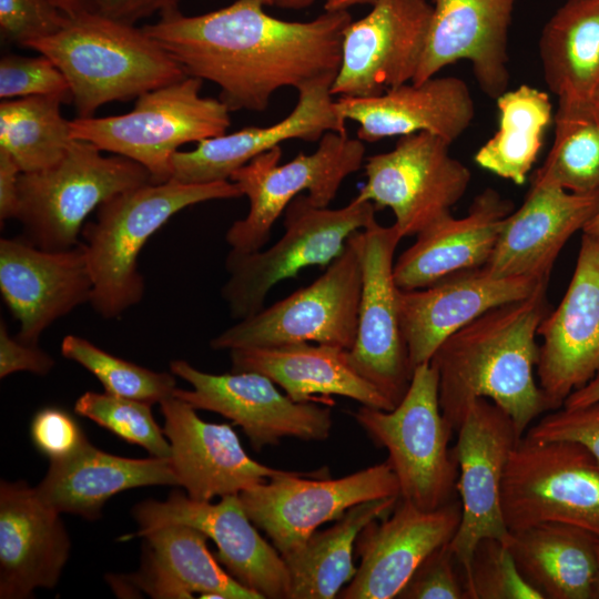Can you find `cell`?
<instances>
[{"mask_svg": "<svg viewBox=\"0 0 599 599\" xmlns=\"http://www.w3.org/2000/svg\"><path fill=\"white\" fill-rule=\"evenodd\" d=\"M592 599H599V546H598V564H597L595 583H593Z\"/></svg>", "mask_w": 599, "mask_h": 599, "instance_id": "55", "label": "cell"}, {"mask_svg": "<svg viewBox=\"0 0 599 599\" xmlns=\"http://www.w3.org/2000/svg\"><path fill=\"white\" fill-rule=\"evenodd\" d=\"M232 370L255 372L268 377L294 402H318L338 395L361 405L389 410L395 406L351 364L348 349L294 343L230 351Z\"/></svg>", "mask_w": 599, "mask_h": 599, "instance_id": "30", "label": "cell"}, {"mask_svg": "<svg viewBox=\"0 0 599 599\" xmlns=\"http://www.w3.org/2000/svg\"><path fill=\"white\" fill-rule=\"evenodd\" d=\"M266 7H275L280 9L300 10L311 7L317 1L325 2L326 0H263Z\"/></svg>", "mask_w": 599, "mask_h": 599, "instance_id": "52", "label": "cell"}, {"mask_svg": "<svg viewBox=\"0 0 599 599\" xmlns=\"http://www.w3.org/2000/svg\"><path fill=\"white\" fill-rule=\"evenodd\" d=\"M171 373L192 389L175 388L174 396L195 409L217 413L240 426L256 451L284 438L322 441L328 438L332 410L318 402L298 403L255 372L211 374L184 359L170 363Z\"/></svg>", "mask_w": 599, "mask_h": 599, "instance_id": "15", "label": "cell"}, {"mask_svg": "<svg viewBox=\"0 0 599 599\" xmlns=\"http://www.w3.org/2000/svg\"><path fill=\"white\" fill-rule=\"evenodd\" d=\"M54 359L38 344H28L11 337L3 321L0 324V377L4 378L17 372L47 375L53 367Z\"/></svg>", "mask_w": 599, "mask_h": 599, "instance_id": "47", "label": "cell"}, {"mask_svg": "<svg viewBox=\"0 0 599 599\" xmlns=\"http://www.w3.org/2000/svg\"><path fill=\"white\" fill-rule=\"evenodd\" d=\"M549 280L496 278L485 270L465 271L417 290L399 291L400 323L413 369L428 363L451 334L490 308L532 295Z\"/></svg>", "mask_w": 599, "mask_h": 599, "instance_id": "24", "label": "cell"}, {"mask_svg": "<svg viewBox=\"0 0 599 599\" xmlns=\"http://www.w3.org/2000/svg\"><path fill=\"white\" fill-rule=\"evenodd\" d=\"M102 152L89 142L73 140L54 165L20 174L17 220L31 243L50 251L75 246L91 212L109 199L151 182L141 164Z\"/></svg>", "mask_w": 599, "mask_h": 599, "instance_id": "7", "label": "cell"}, {"mask_svg": "<svg viewBox=\"0 0 599 599\" xmlns=\"http://www.w3.org/2000/svg\"><path fill=\"white\" fill-rule=\"evenodd\" d=\"M522 577L544 599H592L599 542L562 524L510 531L507 542Z\"/></svg>", "mask_w": 599, "mask_h": 599, "instance_id": "33", "label": "cell"}, {"mask_svg": "<svg viewBox=\"0 0 599 599\" xmlns=\"http://www.w3.org/2000/svg\"><path fill=\"white\" fill-rule=\"evenodd\" d=\"M69 102L63 95L1 100L0 149L22 173L45 170L64 156L73 141L70 120L61 114V105Z\"/></svg>", "mask_w": 599, "mask_h": 599, "instance_id": "38", "label": "cell"}, {"mask_svg": "<svg viewBox=\"0 0 599 599\" xmlns=\"http://www.w3.org/2000/svg\"><path fill=\"white\" fill-rule=\"evenodd\" d=\"M281 146L266 151L237 169L230 177L248 200V212L233 222L225 234L230 255H244L265 247L272 229L287 205L307 194L328 206L346 177L364 166L365 146L347 132L329 131L312 153H298L280 163Z\"/></svg>", "mask_w": 599, "mask_h": 599, "instance_id": "9", "label": "cell"}, {"mask_svg": "<svg viewBox=\"0 0 599 599\" xmlns=\"http://www.w3.org/2000/svg\"><path fill=\"white\" fill-rule=\"evenodd\" d=\"M334 78L323 75L297 88L294 109L271 125L246 126L203 140L191 151L175 152L170 180L191 184L229 181L237 169L284 141H319L329 131L345 132L346 121L331 91Z\"/></svg>", "mask_w": 599, "mask_h": 599, "instance_id": "22", "label": "cell"}, {"mask_svg": "<svg viewBox=\"0 0 599 599\" xmlns=\"http://www.w3.org/2000/svg\"><path fill=\"white\" fill-rule=\"evenodd\" d=\"M140 529L122 539L171 524L204 532L217 547L216 559L242 586L262 599H288L291 579L280 551L257 531L243 508L240 495L221 497L216 504L190 498L174 490L166 500H144L133 508Z\"/></svg>", "mask_w": 599, "mask_h": 599, "instance_id": "17", "label": "cell"}, {"mask_svg": "<svg viewBox=\"0 0 599 599\" xmlns=\"http://www.w3.org/2000/svg\"><path fill=\"white\" fill-rule=\"evenodd\" d=\"M359 231L309 285L237 321L210 346L216 351L317 343L351 349L362 290Z\"/></svg>", "mask_w": 599, "mask_h": 599, "instance_id": "11", "label": "cell"}, {"mask_svg": "<svg viewBox=\"0 0 599 599\" xmlns=\"http://www.w3.org/2000/svg\"><path fill=\"white\" fill-rule=\"evenodd\" d=\"M498 130L477 151L475 162L522 185L537 161L546 129L552 120L549 95L522 84L497 98Z\"/></svg>", "mask_w": 599, "mask_h": 599, "instance_id": "36", "label": "cell"}, {"mask_svg": "<svg viewBox=\"0 0 599 599\" xmlns=\"http://www.w3.org/2000/svg\"><path fill=\"white\" fill-rule=\"evenodd\" d=\"M372 202L355 197L345 206L315 204L307 194L296 196L284 211V233L270 247L225 260L229 278L221 296L233 318H246L265 305L271 290L295 277L303 268L327 266L345 248L348 238L376 217Z\"/></svg>", "mask_w": 599, "mask_h": 599, "instance_id": "8", "label": "cell"}, {"mask_svg": "<svg viewBox=\"0 0 599 599\" xmlns=\"http://www.w3.org/2000/svg\"><path fill=\"white\" fill-rule=\"evenodd\" d=\"M39 95H63L72 102L65 77L47 55L41 53L38 57L2 55L0 60L1 100Z\"/></svg>", "mask_w": 599, "mask_h": 599, "instance_id": "42", "label": "cell"}, {"mask_svg": "<svg viewBox=\"0 0 599 599\" xmlns=\"http://www.w3.org/2000/svg\"><path fill=\"white\" fill-rule=\"evenodd\" d=\"M450 144L427 132L399 136L390 151L365 159L366 182L355 199L390 209L402 237L416 236L450 214L470 184L471 173L449 154Z\"/></svg>", "mask_w": 599, "mask_h": 599, "instance_id": "12", "label": "cell"}, {"mask_svg": "<svg viewBox=\"0 0 599 599\" xmlns=\"http://www.w3.org/2000/svg\"><path fill=\"white\" fill-rule=\"evenodd\" d=\"M539 54L557 97H592L599 83V0H567L547 21Z\"/></svg>", "mask_w": 599, "mask_h": 599, "instance_id": "35", "label": "cell"}, {"mask_svg": "<svg viewBox=\"0 0 599 599\" xmlns=\"http://www.w3.org/2000/svg\"><path fill=\"white\" fill-rule=\"evenodd\" d=\"M400 497L357 504L335 524L315 531L294 552L283 557L290 572L288 599L337 598L346 582L355 576L353 550L361 530L370 521L389 515Z\"/></svg>", "mask_w": 599, "mask_h": 599, "instance_id": "34", "label": "cell"}, {"mask_svg": "<svg viewBox=\"0 0 599 599\" xmlns=\"http://www.w3.org/2000/svg\"><path fill=\"white\" fill-rule=\"evenodd\" d=\"M388 453L400 499L423 510L454 500L458 465L449 448L453 429L438 399V373L428 362L414 368L404 398L389 410L361 405L353 414Z\"/></svg>", "mask_w": 599, "mask_h": 599, "instance_id": "6", "label": "cell"}, {"mask_svg": "<svg viewBox=\"0 0 599 599\" xmlns=\"http://www.w3.org/2000/svg\"><path fill=\"white\" fill-rule=\"evenodd\" d=\"M592 98L599 105V83H598L597 88L593 91Z\"/></svg>", "mask_w": 599, "mask_h": 599, "instance_id": "56", "label": "cell"}, {"mask_svg": "<svg viewBox=\"0 0 599 599\" xmlns=\"http://www.w3.org/2000/svg\"><path fill=\"white\" fill-rule=\"evenodd\" d=\"M335 105L345 121L358 124L363 142L427 132L453 143L475 115L471 93L456 77L435 75L373 97H338Z\"/></svg>", "mask_w": 599, "mask_h": 599, "instance_id": "28", "label": "cell"}, {"mask_svg": "<svg viewBox=\"0 0 599 599\" xmlns=\"http://www.w3.org/2000/svg\"><path fill=\"white\" fill-rule=\"evenodd\" d=\"M26 48L47 55L63 73L78 118L187 77L143 28L98 11L68 17L57 32Z\"/></svg>", "mask_w": 599, "mask_h": 599, "instance_id": "3", "label": "cell"}, {"mask_svg": "<svg viewBox=\"0 0 599 599\" xmlns=\"http://www.w3.org/2000/svg\"><path fill=\"white\" fill-rule=\"evenodd\" d=\"M501 508L509 531L555 522L599 542V465L578 443L524 435L506 466Z\"/></svg>", "mask_w": 599, "mask_h": 599, "instance_id": "10", "label": "cell"}, {"mask_svg": "<svg viewBox=\"0 0 599 599\" xmlns=\"http://www.w3.org/2000/svg\"><path fill=\"white\" fill-rule=\"evenodd\" d=\"M61 354L88 369L112 395L153 405L173 396L176 388L174 374L122 359L77 335L64 336Z\"/></svg>", "mask_w": 599, "mask_h": 599, "instance_id": "39", "label": "cell"}, {"mask_svg": "<svg viewBox=\"0 0 599 599\" xmlns=\"http://www.w3.org/2000/svg\"><path fill=\"white\" fill-rule=\"evenodd\" d=\"M555 139L531 182L570 192L599 190V105L592 97H558Z\"/></svg>", "mask_w": 599, "mask_h": 599, "instance_id": "37", "label": "cell"}, {"mask_svg": "<svg viewBox=\"0 0 599 599\" xmlns=\"http://www.w3.org/2000/svg\"><path fill=\"white\" fill-rule=\"evenodd\" d=\"M517 0H433L422 60L412 82L459 60L471 63L483 92L497 99L509 82L508 32Z\"/></svg>", "mask_w": 599, "mask_h": 599, "instance_id": "26", "label": "cell"}, {"mask_svg": "<svg viewBox=\"0 0 599 599\" xmlns=\"http://www.w3.org/2000/svg\"><path fill=\"white\" fill-rule=\"evenodd\" d=\"M146 540L145 558L133 585L153 598L262 599L221 568L207 549V536L182 524L154 528Z\"/></svg>", "mask_w": 599, "mask_h": 599, "instance_id": "32", "label": "cell"}, {"mask_svg": "<svg viewBox=\"0 0 599 599\" xmlns=\"http://www.w3.org/2000/svg\"><path fill=\"white\" fill-rule=\"evenodd\" d=\"M449 542L433 551L414 571L398 599H467Z\"/></svg>", "mask_w": 599, "mask_h": 599, "instance_id": "45", "label": "cell"}, {"mask_svg": "<svg viewBox=\"0 0 599 599\" xmlns=\"http://www.w3.org/2000/svg\"><path fill=\"white\" fill-rule=\"evenodd\" d=\"M67 18L51 0H0L1 40L26 48L57 32Z\"/></svg>", "mask_w": 599, "mask_h": 599, "instance_id": "43", "label": "cell"}, {"mask_svg": "<svg viewBox=\"0 0 599 599\" xmlns=\"http://www.w3.org/2000/svg\"><path fill=\"white\" fill-rule=\"evenodd\" d=\"M58 512L24 480L0 483V598H30L53 588L70 554Z\"/></svg>", "mask_w": 599, "mask_h": 599, "instance_id": "27", "label": "cell"}, {"mask_svg": "<svg viewBox=\"0 0 599 599\" xmlns=\"http://www.w3.org/2000/svg\"><path fill=\"white\" fill-rule=\"evenodd\" d=\"M525 436L536 440H569L588 449L599 465V400L550 410Z\"/></svg>", "mask_w": 599, "mask_h": 599, "instance_id": "44", "label": "cell"}, {"mask_svg": "<svg viewBox=\"0 0 599 599\" xmlns=\"http://www.w3.org/2000/svg\"><path fill=\"white\" fill-rule=\"evenodd\" d=\"M467 599H544L520 573L506 542L484 538L461 577Z\"/></svg>", "mask_w": 599, "mask_h": 599, "instance_id": "41", "label": "cell"}, {"mask_svg": "<svg viewBox=\"0 0 599 599\" xmlns=\"http://www.w3.org/2000/svg\"><path fill=\"white\" fill-rule=\"evenodd\" d=\"M232 181L191 184L169 180L126 190L97 209L81 236L93 288L90 304L101 317L121 316L143 297L138 258L148 240L180 211L207 201L241 197Z\"/></svg>", "mask_w": 599, "mask_h": 599, "instance_id": "4", "label": "cell"}, {"mask_svg": "<svg viewBox=\"0 0 599 599\" xmlns=\"http://www.w3.org/2000/svg\"><path fill=\"white\" fill-rule=\"evenodd\" d=\"M263 0H235L196 16L176 10L143 27L186 75L213 82L232 111H265L273 94L336 74L347 10L309 21L271 16Z\"/></svg>", "mask_w": 599, "mask_h": 599, "instance_id": "1", "label": "cell"}, {"mask_svg": "<svg viewBox=\"0 0 599 599\" xmlns=\"http://www.w3.org/2000/svg\"><path fill=\"white\" fill-rule=\"evenodd\" d=\"M67 17L98 11L101 0H51Z\"/></svg>", "mask_w": 599, "mask_h": 599, "instance_id": "51", "label": "cell"}, {"mask_svg": "<svg viewBox=\"0 0 599 599\" xmlns=\"http://www.w3.org/2000/svg\"><path fill=\"white\" fill-rule=\"evenodd\" d=\"M93 282L85 248L50 251L26 236L0 240V292L19 323L17 338L38 344L57 319L90 303Z\"/></svg>", "mask_w": 599, "mask_h": 599, "instance_id": "20", "label": "cell"}, {"mask_svg": "<svg viewBox=\"0 0 599 599\" xmlns=\"http://www.w3.org/2000/svg\"><path fill=\"white\" fill-rule=\"evenodd\" d=\"M514 210L511 200L488 187L475 196L465 216L450 213L435 221L395 261L397 286L423 288L449 275L484 267Z\"/></svg>", "mask_w": 599, "mask_h": 599, "instance_id": "29", "label": "cell"}, {"mask_svg": "<svg viewBox=\"0 0 599 599\" xmlns=\"http://www.w3.org/2000/svg\"><path fill=\"white\" fill-rule=\"evenodd\" d=\"M583 234H587L599 242V211L582 229Z\"/></svg>", "mask_w": 599, "mask_h": 599, "instance_id": "54", "label": "cell"}, {"mask_svg": "<svg viewBox=\"0 0 599 599\" xmlns=\"http://www.w3.org/2000/svg\"><path fill=\"white\" fill-rule=\"evenodd\" d=\"M160 407L179 486L194 500L240 495L290 471L257 463L246 454L229 424L202 420L192 405L174 395L162 400Z\"/></svg>", "mask_w": 599, "mask_h": 599, "instance_id": "23", "label": "cell"}, {"mask_svg": "<svg viewBox=\"0 0 599 599\" xmlns=\"http://www.w3.org/2000/svg\"><path fill=\"white\" fill-rule=\"evenodd\" d=\"M151 406L106 392H85L77 399L74 412L123 440L143 447L151 457L170 458V443L154 420Z\"/></svg>", "mask_w": 599, "mask_h": 599, "instance_id": "40", "label": "cell"}, {"mask_svg": "<svg viewBox=\"0 0 599 599\" xmlns=\"http://www.w3.org/2000/svg\"><path fill=\"white\" fill-rule=\"evenodd\" d=\"M30 436L35 448L50 461L74 454L87 439L79 423L59 407L38 410L31 420Z\"/></svg>", "mask_w": 599, "mask_h": 599, "instance_id": "46", "label": "cell"}, {"mask_svg": "<svg viewBox=\"0 0 599 599\" xmlns=\"http://www.w3.org/2000/svg\"><path fill=\"white\" fill-rule=\"evenodd\" d=\"M460 502L423 510L399 498L393 511L366 525L355 541L361 564L341 599L396 598L418 566L450 542L460 522Z\"/></svg>", "mask_w": 599, "mask_h": 599, "instance_id": "21", "label": "cell"}, {"mask_svg": "<svg viewBox=\"0 0 599 599\" xmlns=\"http://www.w3.org/2000/svg\"><path fill=\"white\" fill-rule=\"evenodd\" d=\"M374 0H326L325 11H343L356 6L370 4Z\"/></svg>", "mask_w": 599, "mask_h": 599, "instance_id": "53", "label": "cell"}, {"mask_svg": "<svg viewBox=\"0 0 599 599\" xmlns=\"http://www.w3.org/2000/svg\"><path fill=\"white\" fill-rule=\"evenodd\" d=\"M432 3L374 0L363 18L342 34L339 68L332 94L365 98L412 82L425 49Z\"/></svg>", "mask_w": 599, "mask_h": 599, "instance_id": "18", "label": "cell"}, {"mask_svg": "<svg viewBox=\"0 0 599 599\" xmlns=\"http://www.w3.org/2000/svg\"><path fill=\"white\" fill-rule=\"evenodd\" d=\"M21 170L4 150L0 149V220L16 219L19 212V176Z\"/></svg>", "mask_w": 599, "mask_h": 599, "instance_id": "49", "label": "cell"}, {"mask_svg": "<svg viewBox=\"0 0 599 599\" xmlns=\"http://www.w3.org/2000/svg\"><path fill=\"white\" fill-rule=\"evenodd\" d=\"M203 80L185 77L136 98L124 114L70 120L73 140L128 158L148 170L152 183L171 179V161L186 143L226 133L230 110L220 100L200 94Z\"/></svg>", "mask_w": 599, "mask_h": 599, "instance_id": "5", "label": "cell"}, {"mask_svg": "<svg viewBox=\"0 0 599 599\" xmlns=\"http://www.w3.org/2000/svg\"><path fill=\"white\" fill-rule=\"evenodd\" d=\"M547 287L490 308L434 353L429 363L438 373L440 410L454 432L478 398L499 406L520 438L536 418L551 410L536 375L537 329L549 312Z\"/></svg>", "mask_w": 599, "mask_h": 599, "instance_id": "2", "label": "cell"}, {"mask_svg": "<svg viewBox=\"0 0 599 599\" xmlns=\"http://www.w3.org/2000/svg\"><path fill=\"white\" fill-rule=\"evenodd\" d=\"M599 400V374L581 388L572 392L562 407H579Z\"/></svg>", "mask_w": 599, "mask_h": 599, "instance_id": "50", "label": "cell"}, {"mask_svg": "<svg viewBox=\"0 0 599 599\" xmlns=\"http://www.w3.org/2000/svg\"><path fill=\"white\" fill-rule=\"evenodd\" d=\"M518 436L510 417L496 404L478 398L457 429L451 448L458 465L460 522L449 547L461 570L470 568L477 544L484 538L508 542L510 531L501 508V485Z\"/></svg>", "mask_w": 599, "mask_h": 599, "instance_id": "16", "label": "cell"}, {"mask_svg": "<svg viewBox=\"0 0 599 599\" xmlns=\"http://www.w3.org/2000/svg\"><path fill=\"white\" fill-rule=\"evenodd\" d=\"M288 471L240 494L253 524L285 557L325 522L337 520L353 506L399 497V485L387 459L341 478H305Z\"/></svg>", "mask_w": 599, "mask_h": 599, "instance_id": "13", "label": "cell"}, {"mask_svg": "<svg viewBox=\"0 0 599 599\" xmlns=\"http://www.w3.org/2000/svg\"><path fill=\"white\" fill-rule=\"evenodd\" d=\"M181 0H101L98 12L134 24L154 13L176 10Z\"/></svg>", "mask_w": 599, "mask_h": 599, "instance_id": "48", "label": "cell"}, {"mask_svg": "<svg viewBox=\"0 0 599 599\" xmlns=\"http://www.w3.org/2000/svg\"><path fill=\"white\" fill-rule=\"evenodd\" d=\"M153 485L179 486L170 458L115 456L98 449L87 438L74 454L50 461L35 490L58 512L94 520L115 494Z\"/></svg>", "mask_w": 599, "mask_h": 599, "instance_id": "31", "label": "cell"}, {"mask_svg": "<svg viewBox=\"0 0 599 599\" xmlns=\"http://www.w3.org/2000/svg\"><path fill=\"white\" fill-rule=\"evenodd\" d=\"M358 240L362 290L348 357L356 372L396 406L414 372L400 323V288L394 277L395 252L403 237L394 224L385 226L375 220L359 231Z\"/></svg>", "mask_w": 599, "mask_h": 599, "instance_id": "14", "label": "cell"}, {"mask_svg": "<svg viewBox=\"0 0 599 599\" xmlns=\"http://www.w3.org/2000/svg\"><path fill=\"white\" fill-rule=\"evenodd\" d=\"M536 368L551 410L599 374V242L582 234L576 267L559 305L540 322Z\"/></svg>", "mask_w": 599, "mask_h": 599, "instance_id": "19", "label": "cell"}, {"mask_svg": "<svg viewBox=\"0 0 599 599\" xmlns=\"http://www.w3.org/2000/svg\"><path fill=\"white\" fill-rule=\"evenodd\" d=\"M599 211V190L577 193L531 182L520 207L504 221L494 251L483 267L491 277L549 280L568 240Z\"/></svg>", "mask_w": 599, "mask_h": 599, "instance_id": "25", "label": "cell"}]
</instances>
